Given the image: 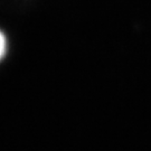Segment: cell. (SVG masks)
<instances>
[{
  "label": "cell",
  "instance_id": "cell-1",
  "mask_svg": "<svg viewBox=\"0 0 151 151\" xmlns=\"http://www.w3.org/2000/svg\"><path fill=\"white\" fill-rule=\"evenodd\" d=\"M8 50H9V43H8L7 35L2 29H0V63L5 60Z\"/></svg>",
  "mask_w": 151,
  "mask_h": 151
}]
</instances>
